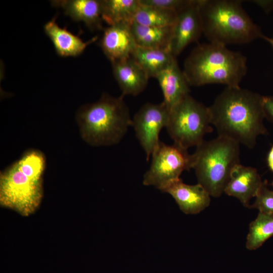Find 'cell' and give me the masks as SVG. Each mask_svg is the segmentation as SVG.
I'll return each mask as SVG.
<instances>
[{
    "mask_svg": "<svg viewBox=\"0 0 273 273\" xmlns=\"http://www.w3.org/2000/svg\"><path fill=\"white\" fill-rule=\"evenodd\" d=\"M262 99L263 96L240 86L226 87L209 107L218 136L253 148L258 136L268 132Z\"/></svg>",
    "mask_w": 273,
    "mask_h": 273,
    "instance_id": "6da1fadb",
    "label": "cell"
},
{
    "mask_svg": "<svg viewBox=\"0 0 273 273\" xmlns=\"http://www.w3.org/2000/svg\"><path fill=\"white\" fill-rule=\"evenodd\" d=\"M183 71L190 86H240L247 71V59L240 52L209 42L194 48L185 61Z\"/></svg>",
    "mask_w": 273,
    "mask_h": 273,
    "instance_id": "7a4b0ae2",
    "label": "cell"
},
{
    "mask_svg": "<svg viewBox=\"0 0 273 273\" xmlns=\"http://www.w3.org/2000/svg\"><path fill=\"white\" fill-rule=\"evenodd\" d=\"M46 157L30 150L0 175L1 205L23 216L32 214L42 197V175Z\"/></svg>",
    "mask_w": 273,
    "mask_h": 273,
    "instance_id": "3957f363",
    "label": "cell"
},
{
    "mask_svg": "<svg viewBox=\"0 0 273 273\" xmlns=\"http://www.w3.org/2000/svg\"><path fill=\"white\" fill-rule=\"evenodd\" d=\"M75 119L82 140L94 147L118 144L132 126L123 96L115 97L107 93L97 102L81 106Z\"/></svg>",
    "mask_w": 273,
    "mask_h": 273,
    "instance_id": "277c9868",
    "label": "cell"
},
{
    "mask_svg": "<svg viewBox=\"0 0 273 273\" xmlns=\"http://www.w3.org/2000/svg\"><path fill=\"white\" fill-rule=\"evenodd\" d=\"M242 1L199 0L203 34L210 42L226 46L248 43L263 34Z\"/></svg>",
    "mask_w": 273,
    "mask_h": 273,
    "instance_id": "5b68a950",
    "label": "cell"
},
{
    "mask_svg": "<svg viewBox=\"0 0 273 273\" xmlns=\"http://www.w3.org/2000/svg\"><path fill=\"white\" fill-rule=\"evenodd\" d=\"M240 144L218 136L203 141L192 154V167L198 183L211 196L217 198L224 193L233 168L240 164Z\"/></svg>",
    "mask_w": 273,
    "mask_h": 273,
    "instance_id": "8992f818",
    "label": "cell"
},
{
    "mask_svg": "<svg viewBox=\"0 0 273 273\" xmlns=\"http://www.w3.org/2000/svg\"><path fill=\"white\" fill-rule=\"evenodd\" d=\"M212 125L209 108L189 95L170 109L166 128L174 144L188 149L201 143Z\"/></svg>",
    "mask_w": 273,
    "mask_h": 273,
    "instance_id": "52a82bcc",
    "label": "cell"
},
{
    "mask_svg": "<svg viewBox=\"0 0 273 273\" xmlns=\"http://www.w3.org/2000/svg\"><path fill=\"white\" fill-rule=\"evenodd\" d=\"M151 157V165L144 175L143 183L154 186L161 192L179 179L184 171L192 167V154L175 144L168 145L160 141Z\"/></svg>",
    "mask_w": 273,
    "mask_h": 273,
    "instance_id": "ba28073f",
    "label": "cell"
},
{
    "mask_svg": "<svg viewBox=\"0 0 273 273\" xmlns=\"http://www.w3.org/2000/svg\"><path fill=\"white\" fill-rule=\"evenodd\" d=\"M170 110L162 102L159 104L148 103L142 106L132 119L135 136L145 152L147 160L158 145L159 134L166 127Z\"/></svg>",
    "mask_w": 273,
    "mask_h": 273,
    "instance_id": "9c48e42d",
    "label": "cell"
},
{
    "mask_svg": "<svg viewBox=\"0 0 273 273\" xmlns=\"http://www.w3.org/2000/svg\"><path fill=\"white\" fill-rule=\"evenodd\" d=\"M203 34L199 0L190 2L177 13L169 50L175 57Z\"/></svg>",
    "mask_w": 273,
    "mask_h": 273,
    "instance_id": "30bf717a",
    "label": "cell"
},
{
    "mask_svg": "<svg viewBox=\"0 0 273 273\" xmlns=\"http://www.w3.org/2000/svg\"><path fill=\"white\" fill-rule=\"evenodd\" d=\"M130 24L122 23L104 29L100 46L111 62L130 57L137 47Z\"/></svg>",
    "mask_w": 273,
    "mask_h": 273,
    "instance_id": "8fae6325",
    "label": "cell"
},
{
    "mask_svg": "<svg viewBox=\"0 0 273 273\" xmlns=\"http://www.w3.org/2000/svg\"><path fill=\"white\" fill-rule=\"evenodd\" d=\"M263 181L254 167L237 164L232 170L224 193L236 198L245 207H250V201L255 198Z\"/></svg>",
    "mask_w": 273,
    "mask_h": 273,
    "instance_id": "7c38bea8",
    "label": "cell"
},
{
    "mask_svg": "<svg viewBox=\"0 0 273 273\" xmlns=\"http://www.w3.org/2000/svg\"><path fill=\"white\" fill-rule=\"evenodd\" d=\"M170 195L180 209L187 214H196L206 208L210 203V195L200 184L191 185L179 178L162 191Z\"/></svg>",
    "mask_w": 273,
    "mask_h": 273,
    "instance_id": "4fadbf2b",
    "label": "cell"
},
{
    "mask_svg": "<svg viewBox=\"0 0 273 273\" xmlns=\"http://www.w3.org/2000/svg\"><path fill=\"white\" fill-rule=\"evenodd\" d=\"M111 64L122 96H137L145 89L150 78L131 56Z\"/></svg>",
    "mask_w": 273,
    "mask_h": 273,
    "instance_id": "5bb4252c",
    "label": "cell"
},
{
    "mask_svg": "<svg viewBox=\"0 0 273 273\" xmlns=\"http://www.w3.org/2000/svg\"><path fill=\"white\" fill-rule=\"evenodd\" d=\"M156 78L163 94V102L169 110L190 95V85L179 68L176 58Z\"/></svg>",
    "mask_w": 273,
    "mask_h": 273,
    "instance_id": "9a60e30c",
    "label": "cell"
},
{
    "mask_svg": "<svg viewBox=\"0 0 273 273\" xmlns=\"http://www.w3.org/2000/svg\"><path fill=\"white\" fill-rule=\"evenodd\" d=\"M54 6L62 8L65 14L76 21H82L92 30L102 29V7L99 0H61L52 1Z\"/></svg>",
    "mask_w": 273,
    "mask_h": 273,
    "instance_id": "2e32d148",
    "label": "cell"
},
{
    "mask_svg": "<svg viewBox=\"0 0 273 273\" xmlns=\"http://www.w3.org/2000/svg\"><path fill=\"white\" fill-rule=\"evenodd\" d=\"M44 30L52 41L56 52L62 57H75L80 55L87 46L98 38L95 36L84 42L66 28L60 27L56 23L55 17L46 23Z\"/></svg>",
    "mask_w": 273,
    "mask_h": 273,
    "instance_id": "e0dca14e",
    "label": "cell"
},
{
    "mask_svg": "<svg viewBox=\"0 0 273 273\" xmlns=\"http://www.w3.org/2000/svg\"><path fill=\"white\" fill-rule=\"evenodd\" d=\"M173 26H148L134 21L130 24L131 30L138 47L169 51Z\"/></svg>",
    "mask_w": 273,
    "mask_h": 273,
    "instance_id": "ac0fdd59",
    "label": "cell"
},
{
    "mask_svg": "<svg viewBox=\"0 0 273 273\" xmlns=\"http://www.w3.org/2000/svg\"><path fill=\"white\" fill-rule=\"evenodd\" d=\"M131 57L149 78H156L176 58L168 50L144 48L138 46Z\"/></svg>",
    "mask_w": 273,
    "mask_h": 273,
    "instance_id": "d6986e66",
    "label": "cell"
},
{
    "mask_svg": "<svg viewBox=\"0 0 273 273\" xmlns=\"http://www.w3.org/2000/svg\"><path fill=\"white\" fill-rule=\"evenodd\" d=\"M102 18L109 26L131 23L141 5L139 0H102Z\"/></svg>",
    "mask_w": 273,
    "mask_h": 273,
    "instance_id": "ffe728a7",
    "label": "cell"
},
{
    "mask_svg": "<svg viewBox=\"0 0 273 273\" xmlns=\"http://www.w3.org/2000/svg\"><path fill=\"white\" fill-rule=\"evenodd\" d=\"M177 17L174 11L141 5L133 21L148 26L168 27L174 25Z\"/></svg>",
    "mask_w": 273,
    "mask_h": 273,
    "instance_id": "44dd1931",
    "label": "cell"
},
{
    "mask_svg": "<svg viewBox=\"0 0 273 273\" xmlns=\"http://www.w3.org/2000/svg\"><path fill=\"white\" fill-rule=\"evenodd\" d=\"M272 236L273 215L259 212L250 224L246 247L250 250H256Z\"/></svg>",
    "mask_w": 273,
    "mask_h": 273,
    "instance_id": "7402d4cb",
    "label": "cell"
},
{
    "mask_svg": "<svg viewBox=\"0 0 273 273\" xmlns=\"http://www.w3.org/2000/svg\"><path fill=\"white\" fill-rule=\"evenodd\" d=\"M249 207L273 215V191L268 188L267 180L263 181L254 203Z\"/></svg>",
    "mask_w": 273,
    "mask_h": 273,
    "instance_id": "603a6c76",
    "label": "cell"
},
{
    "mask_svg": "<svg viewBox=\"0 0 273 273\" xmlns=\"http://www.w3.org/2000/svg\"><path fill=\"white\" fill-rule=\"evenodd\" d=\"M191 0H139L141 5L157 7L178 12Z\"/></svg>",
    "mask_w": 273,
    "mask_h": 273,
    "instance_id": "cb8c5ba5",
    "label": "cell"
},
{
    "mask_svg": "<svg viewBox=\"0 0 273 273\" xmlns=\"http://www.w3.org/2000/svg\"><path fill=\"white\" fill-rule=\"evenodd\" d=\"M262 105L265 118L273 123V96H263Z\"/></svg>",
    "mask_w": 273,
    "mask_h": 273,
    "instance_id": "d4e9b609",
    "label": "cell"
},
{
    "mask_svg": "<svg viewBox=\"0 0 273 273\" xmlns=\"http://www.w3.org/2000/svg\"><path fill=\"white\" fill-rule=\"evenodd\" d=\"M249 2L260 7L266 13H269L273 10V1L272 0H253Z\"/></svg>",
    "mask_w": 273,
    "mask_h": 273,
    "instance_id": "484cf974",
    "label": "cell"
},
{
    "mask_svg": "<svg viewBox=\"0 0 273 273\" xmlns=\"http://www.w3.org/2000/svg\"><path fill=\"white\" fill-rule=\"evenodd\" d=\"M266 162L268 168L273 173V145L271 147L267 153ZM272 185L273 186V180Z\"/></svg>",
    "mask_w": 273,
    "mask_h": 273,
    "instance_id": "4316f807",
    "label": "cell"
},
{
    "mask_svg": "<svg viewBox=\"0 0 273 273\" xmlns=\"http://www.w3.org/2000/svg\"><path fill=\"white\" fill-rule=\"evenodd\" d=\"M262 39H265L266 41L269 42L273 48V37H268L264 35Z\"/></svg>",
    "mask_w": 273,
    "mask_h": 273,
    "instance_id": "83f0119b",
    "label": "cell"
}]
</instances>
